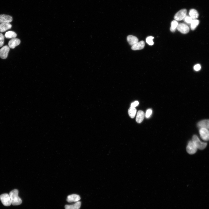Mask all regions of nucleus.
Wrapping results in <instances>:
<instances>
[{"instance_id": "nucleus-1", "label": "nucleus", "mask_w": 209, "mask_h": 209, "mask_svg": "<svg viewBox=\"0 0 209 209\" xmlns=\"http://www.w3.org/2000/svg\"><path fill=\"white\" fill-rule=\"evenodd\" d=\"M18 191L17 189H14L11 191L9 194L11 203L14 206L18 205L22 203L21 199L18 196Z\"/></svg>"}, {"instance_id": "nucleus-2", "label": "nucleus", "mask_w": 209, "mask_h": 209, "mask_svg": "<svg viewBox=\"0 0 209 209\" xmlns=\"http://www.w3.org/2000/svg\"><path fill=\"white\" fill-rule=\"evenodd\" d=\"M192 140L197 149L203 150L207 146V143H206L201 141L196 135H194L193 136Z\"/></svg>"}, {"instance_id": "nucleus-3", "label": "nucleus", "mask_w": 209, "mask_h": 209, "mask_svg": "<svg viewBox=\"0 0 209 209\" xmlns=\"http://www.w3.org/2000/svg\"><path fill=\"white\" fill-rule=\"evenodd\" d=\"M0 200L2 203L5 206H9L11 204V201L9 194L7 193L0 195Z\"/></svg>"}, {"instance_id": "nucleus-4", "label": "nucleus", "mask_w": 209, "mask_h": 209, "mask_svg": "<svg viewBox=\"0 0 209 209\" xmlns=\"http://www.w3.org/2000/svg\"><path fill=\"white\" fill-rule=\"evenodd\" d=\"M197 149V148L192 141L191 140L189 141L186 147L187 152L190 154H194L196 152Z\"/></svg>"}, {"instance_id": "nucleus-5", "label": "nucleus", "mask_w": 209, "mask_h": 209, "mask_svg": "<svg viewBox=\"0 0 209 209\" xmlns=\"http://www.w3.org/2000/svg\"><path fill=\"white\" fill-rule=\"evenodd\" d=\"M199 133L201 138L205 141L209 140V131L206 128H201L199 130Z\"/></svg>"}, {"instance_id": "nucleus-6", "label": "nucleus", "mask_w": 209, "mask_h": 209, "mask_svg": "<svg viewBox=\"0 0 209 209\" xmlns=\"http://www.w3.org/2000/svg\"><path fill=\"white\" fill-rule=\"evenodd\" d=\"M187 10L185 9L181 10L177 12L174 16V19L176 21H179L184 19L186 16Z\"/></svg>"}, {"instance_id": "nucleus-7", "label": "nucleus", "mask_w": 209, "mask_h": 209, "mask_svg": "<svg viewBox=\"0 0 209 209\" xmlns=\"http://www.w3.org/2000/svg\"><path fill=\"white\" fill-rule=\"evenodd\" d=\"M176 28L179 31L183 34H186L189 31L188 26L184 23L178 24Z\"/></svg>"}, {"instance_id": "nucleus-8", "label": "nucleus", "mask_w": 209, "mask_h": 209, "mask_svg": "<svg viewBox=\"0 0 209 209\" xmlns=\"http://www.w3.org/2000/svg\"><path fill=\"white\" fill-rule=\"evenodd\" d=\"M10 50L9 46L6 45L2 47L0 49V57L2 59H5L8 57Z\"/></svg>"}, {"instance_id": "nucleus-9", "label": "nucleus", "mask_w": 209, "mask_h": 209, "mask_svg": "<svg viewBox=\"0 0 209 209\" xmlns=\"http://www.w3.org/2000/svg\"><path fill=\"white\" fill-rule=\"evenodd\" d=\"M12 16L5 14L0 15V23H10L12 21Z\"/></svg>"}, {"instance_id": "nucleus-10", "label": "nucleus", "mask_w": 209, "mask_h": 209, "mask_svg": "<svg viewBox=\"0 0 209 209\" xmlns=\"http://www.w3.org/2000/svg\"><path fill=\"white\" fill-rule=\"evenodd\" d=\"M20 40L17 38H13L10 39L8 42V46L10 48L13 49L20 43Z\"/></svg>"}, {"instance_id": "nucleus-11", "label": "nucleus", "mask_w": 209, "mask_h": 209, "mask_svg": "<svg viewBox=\"0 0 209 209\" xmlns=\"http://www.w3.org/2000/svg\"><path fill=\"white\" fill-rule=\"evenodd\" d=\"M197 126L199 129L201 128L209 129V119H205L199 121L197 124Z\"/></svg>"}, {"instance_id": "nucleus-12", "label": "nucleus", "mask_w": 209, "mask_h": 209, "mask_svg": "<svg viewBox=\"0 0 209 209\" xmlns=\"http://www.w3.org/2000/svg\"><path fill=\"white\" fill-rule=\"evenodd\" d=\"M145 46V42L143 41H141L132 46L131 49L133 50H141L144 48Z\"/></svg>"}, {"instance_id": "nucleus-13", "label": "nucleus", "mask_w": 209, "mask_h": 209, "mask_svg": "<svg viewBox=\"0 0 209 209\" xmlns=\"http://www.w3.org/2000/svg\"><path fill=\"white\" fill-rule=\"evenodd\" d=\"M80 199V196L77 194H72L69 195L67 198V201L69 202H77Z\"/></svg>"}, {"instance_id": "nucleus-14", "label": "nucleus", "mask_w": 209, "mask_h": 209, "mask_svg": "<svg viewBox=\"0 0 209 209\" xmlns=\"http://www.w3.org/2000/svg\"><path fill=\"white\" fill-rule=\"evenodd\" d=\"M127 40L129 44L131 46L136 44L138 41V39L136 37L131 35L127 36Z\"/></svg>"}, {"instance_id": "nucleus-15", "label": "nucleus", "mask_w": 209, "mask_h": 209, "mask_svg": "<svg viewBox=\"0 0 209 209\" xmlns=\"http://www.w3.org/2000/svg\"><path fill=\"white\" fill-rule=\"evenodd\" d=\"M12 25L9 23H3L0 24V32H3L10 29Z\"/></svg>"}, {"instance_id": "nucleus-16", "label": "nucleus", "mask_w": 209, "mask_h": 209, "mask_svg": "<svg viewBox=\"0 0 209 209\" xmlns=\"http://www.w3.org/2000/svg\"><path fill=\"white\" fill-rule=\"evenodd\" d=\"M144 116L145 114L143 111L141 110L138 111L136 118V122L138 123H140L143 121Z\"/></svg>"}, {"instance_id": "nucleus-17", "label": "nucleus", "mask_w": 209, "mask_h": 209, "mask_svg": "<svg viewBox=\"0 0 209 209\" xmlns=\"http://www.w3.org/2000/svg\"><path fill=\"white\" fill-rule=\"evenodd\" d=\"M81 206V202L78 201L72 205H66L65 208V209H79Z\"/></svg>"}, {"instance_id": "nucleus-18", "label": "nucleus", "mask_w": 209, "mask_h": 209, "mask_svg": "<svg viewBox=\"0 0 209 209\" xmlns=\"http://www.w3.org/2000/svg\"><path fill=\"white\" fill-rule=\"evenodd\" d=\"M189 15L193 19H196L199 16V13L197 11L194 9H192L190 10Z\"/></svg>"}, {"instance_id": "nucleus-19", "label": "nucleus", "mask_w": 209, "mask_h": 209, "mask_svg": "<svg viewBox=\"0 0 209 209\" xmlns=\"http://www.w3.org/2000/svg\"><path fill=\"white\" fill-rule=\"evenodd\" d=\"M17 36L16 33L15 32L12 31L6 32L5 35V37L8 39L15 38Z\"/></svg>"}, {"instance_id": "nucleus-20", "label": "nucleus", "mask_w": 209, "mask_h": 209, "mask_svg": "<svg viewBox=\"0 0 209 209\" xmlns=\"http://www.w3.org/2000/svg\"><path fill=\"white\" fill-rule=\"evenodd\" d=\"M136 109L134 107H130L128 109V113L130 117L131 118L134 117L136 113Z\"/></svg>"}, {"instance_id": "nucleus-21", "label": "nucleus", "mask_w": 209, "mask_h": 209, "mask_svg": "<svg viewBox=\"0 0 209 209\" xmlns=\"http://www.w3.org/2000/svg\"><path fill=\"white\" fill-rule=\"evenodd\" d=\"M199 21L196 19H193L190 24V28L192 30H194L199 24Z\"/></svg>"}, {"instance_id": "nucleus-22", "label": "nucleus", "mask_w": 209, "mask_h": 209, "mask_svg": "<svg viewBox=\"0 0 209 209\" xmlns=\"http://www.w3.org/2000/svg\"><path fill=\"white\" fill-rule=\"evenodd\" d=\"M178 24V23L176 21H172L171 23V26L170 28L171 31L172 32H174Z\"/></svg>"}, {"instance_id": "nucleus-23", "label": "nucleus", "mask_w": 209, "mask_h": 209, "mask_svg": "<svg viewBox=\"0 0 209 209\" xmlns=\"http://www.w3.org/2000/svg\"><path fill=\"white\" fill-rule=\"evenodd\" d=\"M154 38V37L152 36L147 37L146 39V42L150 45H152L154 44L153 41V39Z\"/></svg>"}, {"instance_id": "nucleus-24", "label": "nucleus", "mask_w": 209, "mask_h": 209, "mask_svg": "<svg viewBox=\"0 0 209 209\" xmlns=\"http://www.w3.org/2000/svg\"><path fill=\"white\" fill-rule=\"evenodd\" d=\"M184 21L188 24H190L193 19L189 16H186L183 19Z\"/></svg>"}, {"instance_id": "nucleus-25", "label": "nucleus", "mask_w": 209, "mask_h": 209, "mask_svg": "<svg viewBox=\"0 0 209 209\" xmlns=\"http://www.w3.org/2000/svg\"><path fill=\"white\" fill-rule=\"evenodd\" d=\"M4 36L1 33H0V47L2 46L4 43Z\"/></svg>"}, {"instance_id": "nucleus-26", "label": "nucleus", "mask_w": 209, "mask_h": 209, "mask_svg": "<svg viewBox=\"0 0 209 209\" xmlns=\"http://www.w3.org/2000/svg\"><path fill=\"white\" fill-rule=\"evenodd\" d=\"M152 113V110L151 109H148L146 111L145 117L146 118H149L151 116Z\"/></svg>"}, {"instance_id": "nucleus-27", "label": "nucleus", "mask_w": 209, "mask_h": 209, "mask_svg": "<svg viewBox=\"0 0 209 209\" xmlns=\"http://www.w3.org/2000/svg\"><path fill=\"white\" fill-rule=\"evenodd\" d=\"M139 102L137 101H136L131 103V107L135 108L139 104Z\"/></svg>"}, {"instance_id": "nucleus-28", "label": "nucleus", "mask_w": 209, "mask_h": 209, "mask_svg": "<svg viewBox=\"0 0 209 209\" xmlns=\"http://www.w3.org/2000/svg\"><path fill=\"white\" fill-rule=\"evenodd\" d=\"M201 68V66L199 64H197L195 65L194 67V69L196 71H199Z\"/></svg>"}]
</instances>
